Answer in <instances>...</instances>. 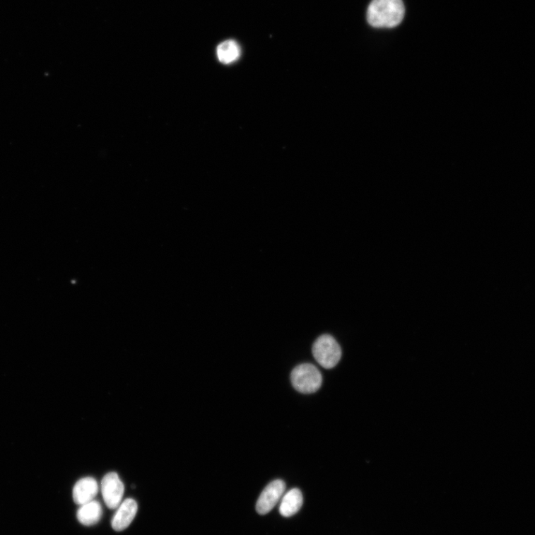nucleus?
<instances>
[{
  "label": "nucleus",
  "mask_w": 535,
  "mask_h": 535,
  "mask_svg": "<svg viewBox=\"0 0 535 535\" xmlns=\"http://www.w3.org/2000/svg\"><path fill=\"white\" fill-rule=\"evenodd\" d=\"M312 354L318 364L326 369H331L339 363L342 351L340 345L334 337L323 335L314 343Z\"/></svg>",
  "instance_id": "nucleus-2"
},
{
  "label": "nucleus",
  "mask_w": 535,
  "mask_h": 535,
  "mask_svg": "<svg viewBox=\"0 0 535 535\" xmlns=\"http://www.w3.org/2000/svg\"><path fill=\"white\" fill-rule=\"evenodd\" d=\"M286 484L281 480H276L269 483L260 495L256 505L259 515H266L277 505L283 496Z\"/></svg>",
  "instance_id": "nucleus-5"
},
{
  "label": "nucleus",
  "mask_w": 535,
  "mask_h": 535,
  "mask_svg": "<svg viewBox=\"0 0 535 535\" xmlns=\"http://www.w3.org/2000/svg\"><path fill=\"white\" fill-rule=\"evenodd\" d=\"M240 53L238 43L234 40L223 42L216 49L219 61L224 64H230L237 61Z\"/></svg>",
  "instance_id": "nucleus-10"
},
{
  "label": "nucleus",
  "mask_w": 535,
  "mask_h": 535,
  "mask_svg": "<svg viewBox=\"0 0 535 535\" xmlns=\"http://www.w3.org/2000/svg\"><path fill=\"white\" fill-rule=\"evenodd\" d=\"M102 506L97 500L81 505L78 510V522L83 526L90 527L98 524L102 517Z\"/></svg>",
  "instance_id": "nucleus-8"
},
{
  "label": "nucleus",
  "mask_w": 535,
  "mask_h": 535,
  "mask_svg": "<svg viewBox=\"0 0 535 535\" xmlns=\"http://www.w3.org/2000/svg\"><path fill=\"white\" fill-rule=\"evenodd\" d=\"M98 493V485L93 477H84L78 481L74 488V500L78 505L88 503L95 498Z\"/></svg>",
  "instance_id": "nucleus-7"
},
{
  "label": "nucleus",
  "mask_w": 535,
  "mask_h": 535,
  "mask_svg": "<svg viewBox=\"0 0 535 535\" xmlns=\"http://www.w3.org/2000/svg\"><path fill=\"white\" fill-rule=\"evenodd\" d=\"M291 381L294 388L301 394H313L322 384V375L312 364H302L296 367L291 374Z\"/></svg>",
  "instance_id": "nucleus-3"
},
{
  "label": "nucleus",
  "mask_w": 535,
  "mask_h": 535,
  "mask_svg": "<svg viewBox=\"0 0 535 535\" xmlns=\"http://www.w3.org/2000/svg\"><path fill=\"white\" fill-rule=\"evenodd\" d=\"M112 519V527L114 531L125 530L134 519L138 512V504L134 499H126L117 508Z\"/></svg>",
  "instance_id": "nucleus-6"
},
{
  "label": "nucleus",
  "mask_w": 535,
  "mask_h": 535,
  "mask_svg": "<svg viewBox=\"0 0 535 535\" xmlns=\"http://www.w3.org/2000/svg\"><path fill=\"white\" fill-rule=\"evenodd\" d=\"M402 0H372L368 10V21L375 28H394L404 16Z\"/></svg>",
  "instance_id": "nucleus-1"
},
{
  "label": "nucleus",
  "mask_w": 535,
  "mask_h": 535,
  "mask_svg": "<svg viewBox=\"0 0 535 535\" xmlns=\"http://www.w3.org/2000/svg\"><path fill=\"white\" fill-rule=\"evenodd\" d=\"M302 501V495L298 488H293L288 491L280 505L281 515L288 517L295 515L301 508Z\"/></svg>",
  "instance_id": "nucleus-9"
},
{
  "label": "nucleus",
  "mask_w": 535,
  "mask_h": 535,
  "mask_svg": "<svg viewBox=\"0 0 535 535\" xmlns=\"http://www.w3.org/2000/svg\"><path fill=\"white\" fill-rule=\"evenodd\" d=\"M101 494L109 509L119 507L124 494V486L117 473L110 472L105 476L101 482Z\"/></svg>",
  "instance_id": "nucleus-4"
}]
</instances>
